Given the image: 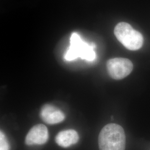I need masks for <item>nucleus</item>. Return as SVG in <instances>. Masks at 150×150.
<instances>
[{
  "label": "nucleus",
  "mask_w": 150,
  "mask_h": 150,
  "mask_svg": "<svg viewBox=\"0 0 150 150\" xmlns=\"http://www.w3.org/2000/svg\"><path fill=\"white\" fill-rule=\"evenodd\" d=\"M100 150H125L126 134L123 128L116 123L103 127L98 136Z\"/></svg>",
  "instance_id": "obj_1"
},
{
  "label": "nucleus",
  "mask_w": 150,
  "mask_h": 150,
  "mask_svg": "<svg viewBox=\"0 0 150 150\" xmlns=\"http://www.w3.org/2000/svg\"><path fill=\"white\" fill-rule=\"evenodd\" d=\"M96 45L94 43H86L77 33H73L70 38V46L64 55V59L68 61L80 57L88 61L95 60L96 54L94 50Z\"/></svg>",
  "instance_id": "obj_2"
},
{
  "label": "nucleus",
  "mask_w": 150,
  "mask_h": 150,
  "mask_svg": "<svg viewBox=\"0 0 150 150\" xmlns=\"http://www.w3.org/2000/svg\"><path fill=\"white\" fill-rule=\"evenodd\" d=\"M114 33L118 41L129 50H138L143 45L144 38L142 34L134 30L128 23H118L114 29Z\"/></svg>",
  "instance_id": "obj_3"
},
{
  "label": "nucleus",
  "mask_w": 150,
  "mask_h": 150,
  "mask_svg": "<svg viewBox=\"0 0 150 150\" xmlns=\"http://www.w3.org/2000/svg\"><path fill=\"white\" fill-rule=\"evenodd\" d=\"M132 62L127 59L114 58L108 60L107 69L110 77L115 80H121L129 76L133 70Z\"/></svg>",
  "instance_id": "obj_4"
},
{
  "label": "nucleus",
  "mask_w": 150,
  "mask_h": 150,
  "mask_svg": "<svg viewBox=\"0 0 150 150\" xmlns=\"http://www.w3.org/2000/svg\"><path fill=\"white\" fill-rule=\"evenodd\" d=\"M48 139V129L42 124L34 126L28 132L25 144L28 146L33 145H43Z\"/></svg>",
  "instance_id": "obj_5"
},
{
  "label": "nucleus",
  "mask_w": 150,
  "mask_h": 150,
  "mask_svg": "<svg viewBox=\"0 0 150 150\" xmlns=\"http://www.w3.org/2000/svg\"><path fill=\"white\" fill-rule=\"evenodd\" d=\"M40 116L43 121L49 125L62 122L65 118L64 113L54 106L46 104L42 107Z\"/></svg>",
  "instance_id": "obj_6"
},
{
  "label": "nucleus",
  "mask_w": 150,
  "mask_h": 150,
  "mask_svg": "<svg viewBox=\"0 0 150 150\" xmlns=\"http://www.w3.org/2000/svg\"><path fill=\"white\" fill-rule=\"evenodd\" d=\"M79 140L78 133L74 129H67L59 132L55 138L57 144L62 147H69L75 145Z\"/></svg>",
  "instance_id": "obj_7"
},
{
  "label": "nucleus",
  "mask_w": 150,
  "mask_h": 150,
  "mask_svg": "<svg viewBox=\"0 0 150 150\" xmlns=\"http://www.w3.org/2000/svg\"><path fill=\"white\" fill-rule=\"evenodd\" d=\"M10 146L4 132L1 131L0 132V150H9Z\"/></svg>",
  "instance_id": "obj_8"
}]
</instances>
